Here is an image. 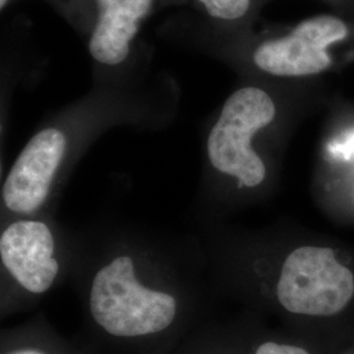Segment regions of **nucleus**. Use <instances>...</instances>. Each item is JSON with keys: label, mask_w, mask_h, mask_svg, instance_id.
I'll return each mask as SVG.
<instances>
[{"label": "nucleus", "mask_w": 354, "mask_h": 354, "mask_svg": "<svg viewBox=\"0 0 354 354\" xmlns=\"http://www.w3.org/2000/svg\"><path fill=\"white\" fill-rule=\"evenodd\" d=\"M88 326L114 354H168L187 335L189 310L172 285L134 251L106 257L89 281Z\"/></svg>", "instance_id": "3"}, {"label": "nucleus", "mask_w": 354, "mask_h": 354, "mask_svg": "<svg viewBox=\"0 0 354 354\" xmlns=\"http://www.w3.org/2000/svg\"><path fill=\"white\" fill-rule=\"evenodd\" d=\"M68 150L62 129L37 131L19 153L1 187L3 209L15 218L37 216L50 198Z\"/></svg>", "instance_id": "6"}, {"label": "nucleus", "mask_w": 354, "mask_h": 354, "mask_svg": "<svg viewBox=\"0 0 354 354\" xmlns=\"http://www.w3.org/2000/svg\"><path fill=\"white\" fill-rule=\"evenodd\" d=\"M329 354H354V335L336 345Z\"/></svg>", "instance_id": "13"}, {"label": "nucleus", "mask_w": 354, "mask_h": 354, "mask_svg": "<svg viewBox=\"0 0 354 354\" xmlns=\"http://www.w3.org/2000/svg\"><path fill=\"white\" fill-rule=\"evenodd\" d=\"M327 106L313 190L326 214L354 223V102L332 97Z\"/></svg>", "instance_id": "5"}, {"label": "nucleus", "mask_w": 354, "mask_h": 354, "mask_svg": "<svg viewBox=\"0 0 354 354\" xmlns=\"http://www.w3.org/2000/svg\"><path fill=\"white\" fill-rule=\"evenodd\" d=\"M330 99L324 80L250 82L228 96L207 134L206 158L234 203L268 196L286 136Z\"/></svg>", "instance_id": "2"}, {"label": "nucleus", "mask_w": 354, "mask_h": 354, "mask_svg": "<svg viewBox=\"0 0 354 354\" xmlns=\"http://www.w3.org/2000/svg\"><path fill=\"white\" fill-rule=\"evenodd\" d=\"M0 354H82L45 323H29L1 333Z\"/></svg>", "instance_id": "10"}, {"label": "nucleus", "mask_w": 354, "mask_h": 354, "mask_svg": "<svg viewBox=\"0 0 354 354\" xmlns=\"http://www.w3.org/2000/svg\"><path fill=\"white\" fill-rule=\"evenodd\" d=\"M332 348L291 329H269L256 323L245 354H329Z\"/></svg>", "instance_id": "11"}, {"label": "nucleus", "mask_w": 354, "mask_h": 354, "mask_svg": "<svg viewBox=\"0 0 354 354\" xmlns=\"http://www.w3.org/2000/svg\"><path fill=\"white\" fill-rule=\"evenodd\" d=\"M8 1H10V0H0V8L4 10V8L7 7V4H8Z\"/></svg>", "instance_id": "14"}, {"label": "nucleus", "mask_w": 354, "mask_h": 354, "mask_svg": "<svg viewBox=\"0 0 354 354\" xmlns=\"http://www.w3.org/2000/svg\"><path fill=\"white\" fill-rule=\"evenodd\" d=\"M243 51L244 64L266 80H324L354 64V17L319 13L285 33L253 41Z\"/></svg>", "instance_id": "4"}, {"label": "nucleus", "mask_w": 354, "mask_h": 354, "mask_svg": "<svg viewBox=\"0 0 354 354\" xmlns=\"http://www.w3.org/2000/svg\"><path fill=\"white\" fill-rule=\"evenodd\" d=\"M212 19L231 26H247L260 0H196Z\"/></svg>", "instance_id": "12"}, {"label": "nucleus", "mask_w": 354, "mask_h": 354, "mask_svg": "<svg viewBox=\"0 0 354 354\" xmlns=\"http://www.w3.org/2000/svg\"><path fill=\"white\" fill-rule=\"evenodd\" d=\"M256 317L213 326L185 336L168 354H245Z\"/></svg>", "instance_id": "9"}, {"label": "nucleus", "mask_w": 354, "mask_h": 354, "mask_svg": "<svg viewBox=\"0 0 354 354\" xmlns=\"http://www.w3.org/2000/svg\"><path fill=\"white\" fill-rule=\"evenodd\" d=\"M155 0H96L97 17L89 36L92 58L105 66L127 61L142 20L151 12Z\"/></svg>", "instance_id": "8"}, {"label": "nucleus", "mask_w": 354, "mask_h": 354, "mask_svg": "<svg viewBox=\"0 0 354 354\" xmlns=\"http://www.w3.org/2000/svg\"><path fill=\"white\" fill-rule=\"evenodd\" d=\"M228 276L254 310L335 348L354 335V245L304 228L243 234Z\"/></svg>", "instance_id": "1"}, {"label": "nucleus", "mask_w": 354, "mask_h": 354, "mask_svg": "<svg viewBox=\"0 0 354 354\" xmlns=\"http://www.w3.org/2000/svg\"><path fill=\"white\" fill-rule=\"evenodd\" d=\"M58 241L37 216L15 218L0 234V261L7 279L28 295L50 290L61 274Z\"/></svg>", "instance_id": "7"}]
</instances>
